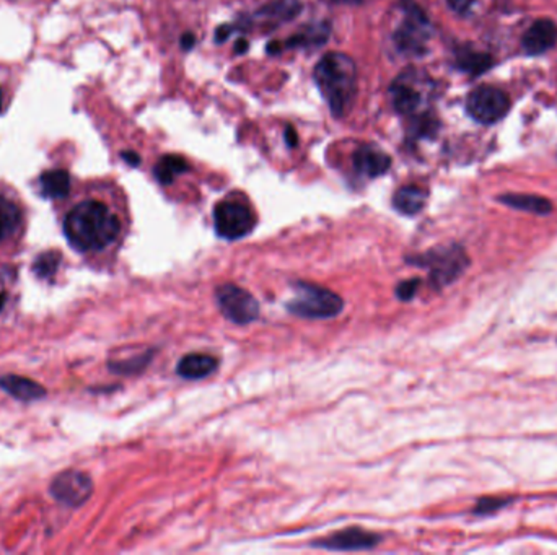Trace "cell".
<instances>
[{
	"mask_svg": "<svg viewBox=\"0 0 557 555\" xmlns=\"http://www.w3.org/2000/svg\"><path fill=\"white\" fill-rule=\"evenodd\" d=\"M64 233L77 251H103L118 240L121 220L106 202L89 197L67 211L64 217Z\"/></svg>",
	"mask_w": 557,
	"mask_h": 555,
	"instance_id": "cell-1",
	"label": "cell"
},
{
	"mask_svg": "<svg viewBox=\"0 0 557 555\" xmlns=\"http://www.w3.org/2000/svg\"><path fill=\"white\" fill-rule=\"evenodd\" d=\"M314 81L336 118H343L354 106L357 66L344 52H329L314 67Z\"/></svg>",
	"mask_w": 557,
	"mask_h": 555,
	"instance_id": "cell-2",
	"label": "cell"
},
{
	"mask_svg": "<svg viewBox=\"0 0 557 555\" xmlns=\"http://www.w3.org/2000/svg\"><path fill=\"white\" fill-rule=\"evenodd\" d=\"M344 302L337 293L314 283H295V297L287 303V310L298 318L328 320L343 312Z\"/></svg>",
	"mask_w": 557,
	"mask_h": 555,
	"instance_id": "cell-3",
	"label": "cell"
},
{
	"mask_svg": "<svg viewBox=\"0 0 557 555\" xmlns=\"http://www.w3.org/2000/svg\"><path fill=\"white\" fill-rule=\"evenodd\" d=\"M411 263L427 267L430 273V282L436 289H444L455 282L469 266L467 251L458 244L438 246L411 259Z\"/></svg>",
	"mask_w": 557,
	"mask_h": 555,
	"instance_id": "cell-4",
	"label": "cell"
},
{
	"mask_svg": "<svg viewBox=\"0 0 557 555\" xmlns=\"http://www.w3.org/2000/svg\"><path fill=\"white\" fill-rule=\"evenodd\" d=\"M213 225L220 238L235 242L253 232L256 219L253 211L242 202L222 201L213 209Z\"/></svg>",
	"mask_w": 557,
	"mask_h": 555,
	"instance_id": "cell-5",
	"label": "cell"
},
{
	"mask_svg": "<svg viewBox=\"0 0 557 555\" xmlns=\"http://www.w3.org/2000/svg\"><path fill=\"white\" fill-rule=\"evenodd\" d=\"M217 303L223 316L235 324H250L259 316V303L251 293L234 283L217 289Z\"/></svg>",
	"mask_w": 557,
	"mask_h": 555,
	"instance_id": "cell-6",
	"label": "cell"
},
{
	"mask_svg": "<svg viewBox=\"0 0 557 555\" xmlns=\"http://www.w3.org/2000/svg\"><path fill=\"white\" fill-rule=\"evenodd\" d=\"M430 36V23L426 13L414 4L406 5L405 20L395 33L398 50L407 54H422Z\"/></svg>",
	"mask_w": 557,
	"mask_h": 555,
	"instance_id": "cell-7",
	"label": "cell"
},
{
	"mask_svg": "<svg viewBox=\"0 0 557 555\" xmlns=\"http://www.w3.org/2000/svg\"><path fill=\"white\" fill-rule=\"evenodd\" d=\"M510 108L508 96L494 87H479L471 91L467 100V110L475 121L494 124L500 121Z\"/></svg>",
	"mask_w": 557,
	"mask_h": 555,
	"instance_id": "cell-8",
	"label": "cell"
},
{
	"mask_svg": "<svg viewBox=\"0 0 557 555\" xmlns=\"http://www.w3.org/2000/svg\"><path fill=\"white\" fill-rule=\"evenodd\" d=\"M50 492L58 502L77 508L90 498L93 494V482L90 475L77 469H69L54 477L50 485Z\"/></svg>",
	"mask_w": 557,
	"mask_h": 555,
	"instance_id": "cell-9",
	"label": "cell"
},
{
	"mask_svg": "<svg viewBox=\"0 0 557 555\" xmlns=\"http://www.w3.org/2000/svg\"><path fill=\"white\" fill-rule=\"evenodd\" d=\"M378 543H380V536L364 531L362 528H349V529L329 536L328 539H323L314 545L329 549V551H365V549L375 547Z\"/></svg>",
	"mask_w": 557,
	"mask_h": 555,
	"instance_id": "cell-10",
	"label": "cell"
},
{
	"mask_svg": "<svg viewBox=\"0 0 557 555\" xmlns=\"http://www.w3.org/2000/svg\"><path fill=\"white\" fill-rule=\"evenodd\" d=\"M355 172L367 178H378L385 174L391 166V158L385 151L376 149L375 145H362L354 153Z\"/></svg>",
	"mask_w": 557,
	"mask_h": 555,
	"instance_id": "cell-11",
	"label": "cell"
},
{
	"mask_svg": "<svg viewBox=\"0 0 557 555\" xmlns=\"http://www.w3.org/2000/svg\"><path fill=\"white\" fill-rule=\"evenodd\" d=\"M557 42V25L554 21L538 20L528 28L523 35V50L531 56L543 54L546 50L554 48Z\"/></svg>",
	"mask_w": 557,
	"mask_h": 555,
	"instance_id": "cell-12",
	"label": "cell"
},
{
	"mask_svg": "<svg viewBox=\"0 0 557 555\" xmlns=\"http://www.w3.org/2000/svg\"><path fill=\"white\" fill-rule=\"evenodd\" d=\"M390 96L396 112L399 114H413L417 112L422 101L421 91L415 89L413 81H409L407 75H403L393 81V85L390 87Z\"/></svg>",
	"mask_w": 557,
	"mask_h": 555,
	"instance_id": "cell-13",
	"label": "cell"
},
{
	"mask_svg": "<svg viewBox=\"0 0 557 555\" xmlns=\"http://www.w3.org/2000/svg\"><path fill=\"white\" fill-rule=\"evenodd\" d=\"M329 36V27L326 23H318L306 27L305 30L297 33L292 38L285 40V42H271L267 50L271 54H279L285 48H310V46H321Z\"/></svg>",
	"mask_w": 557,
	"mask_h": 555,
	"instance_id": "cell-14",
	"label": "cell"
},
{
	"mask_svg": "<svg viewBox=\"0 0 557 555\" xmlns=\"http://www.w3.org/2000/svg\"><path fill=\"white\" fill-rule=\"evenodd\" d=\"M0 389L19 401H38L46 396V389L40 383L19 374L0 376Z\"/></svg>",
	"mask_w": 557,
	"mask_h": 555,
	"instance_id": "cell-15",
	"label": "cell"
},
{
	"mask_svg": "<svg viewBox=\"0 0 557 555\" xmlns=\"http://www.w3.org/2000/svg\"><path fill=\"white\" fill-rule=\"evenodd\" d=\"M217 368H219V360L213 355L190 353V355H184L180 360L176 372L186 380H203L211 376Z\"/></svg>",
	"mask_w": 557,
	"mask_h": 555,
	"instance_id": "cell-16",
	"label": "cell"
},
{
	"mask_svg": "<svg viewBox=\"0 0 557 555\" xmlns=\"http://www.w3.org/2000/svg\"><path fill=\"white\" fill-rule=\"evenodd\" d=\"M21 222H23V213H21L20 205L7 194L0 192V243L11 240L20 228Z\"/></svg>",
	"mask_w": 557,
	"mask_h": 555,
	"instance_id": "cell-17",
	"label": "cell"
},
{
	"mask_svg": "<svg viewBox=\"0 0 557 555\" xmlns=\"http://www.w3.org/2000/svg\"><path fill=\"white\" fill-rule=\"evenodd\" d=\"M38 186L46 199H64L71 191V174L66 170L43 173L38 180Z\"/></svg>",
	"mask_w": 557,
	"mask_h": 555,
	"instance_id": "cell-18",
	"label": "cell"
},
{
	"mask_svg": "<svg viewBox=\"0 0 557 555\" xmlns=\"http://www.w3.org/2000/svg\"><path fill=\"white\" fill-rule=\"evenodd\" d=\"M427 191L419 186H403L393 197L396 211L405 215H415L426 207Z\"/></svg>",
	"mask_w": 557,
	"mask_h": 555,
	"instance_id": "cell-19",
	"label": "cell"
},
{
	"mask_svg": "<svg viewBox=\"0 0 557 555\" xmlns=\"http://www.w3.org/2000/svg\"><path fill=\"white\" fill-rule=\"evenodd\" d=\"M499 201L504 202L508 207L537 213V215H547L553 211V204L549 199L541 196H531V194H506V196H500Z\"/></svg>",
	"mask_w": 557,
	"mask_h": 555,
	"instance_id": "cell-20",
	"label": "cell"
},
{
	"mask_svg": "<svg viewBox=\"0 0 557 555\" xmlns=\"http://www.w3.org/2000/svg\"><path fill=\"white\" fill-rule=\"evenodd\" d=\"M188 168H190L188 162L182 157H178V155H165L155 165L153 174H155L157 181L168 186V184H172L174 181L176 176L188 172Z\"/></svg>",
	"mask_w": 557,
	"mask_h": 555,
	"instance_id": "cell-21",
	"label": "cell"
},
{
	"mask_svg": "<svg viewBox=\"0 0 557 555\" xmlns=\"http://www.w3.org/2000/svg\"><path fill=\"white\" fill-rule=\"evenodd\" d=\"M300 11L298 0H274L263 11L258 12V19L264 20L285 21L294 19Z\"/></svg>",
	"mask_w": 557,
	"mask_h": 555,
	"instance_id": "cell-22",
	"label": "cell"
},
{
	"mask_svg": "<svg viewBox=\"0 0 557 555\" xmlns=\"http://www.w3.org/2000/svg\"><path fill=\"white\" fill-rule=\"evenodd\" d=\"M458 66L460 69L469 72V73H483L492 66L491 56L483 52H463L458 56Z\"/></svg>",
	"mask_w": 557,
	"mask_h": 555,
	"instance_id": "cell-23",
	"label": "cell"
},
{
	"mask_svg": "<svg viewBox=\"0 0 557 555\" xmlns=\"http://www.w3.org/2000/svg\"><path fill=\"white\" fill-rule=\"evenodd\" d=\"M61 264V254L58 251H46L40 254L35 263L33 271L40 279H51L54 274L58 273Z\"/></svg>",
	"mask_w": 557,
	"mask_h": 555,
	"instance_id": "cell-24",
	"label": "cell"
},
{
	"mask_svg": "<svg viewBox=\"0 0 557 555\" xmlns=\"http://www.w3.org/2000/svg\"><path fill=\"white\" fill-rule=\"evenodd\" d=\"M152 352H145L139 357H132L129 360H121V362H112L108 365L110 370L118 374H134L137 372H143L147 365L151 364Z\"/></svg>",
	"mask_w": 557,
	"mask_h": 555,
	"instance_id": "cell-25",
	"label": "cell"
},
{
	"mask_svg": "<svg viewBox=\"0 0 557 555\" xmlns=\"http://www.w3.org/2000/svg\"><path fill=\"white\" fill-rule=\"evenodd\" d=\"M506 505H508L507 498H492V497L491 498H481L477 502L476 508H475V513L476 515H491V513L500 510Z\"/></svg>",
	"mask_w": 557,
	"mask_h": 555,
	"instance_id": "cell-26",
	"label": "cell"
},
{
	"mask_svg": "<svg viewBox=\"0 0 557 555\" xmlns=\"http://www.w3.org/2000/svg\"><path fill=\"white\" fill-rule=\"evenodd\" d=\"M421 287V281L419 279H411V281H405V282L399 283L396 287V297L403 302H409L414 298L415 293Z\"/></svg>",
	"mask_w": 557,
	"mask_h": 555,
	"instance_id": "cell-27",
	"label": "cell"
},
{
	"mask_svg": "<svg viewBox=\"0 0 557 555\" xmlns=\"http://www.w3.org/2000/svg\"><path fill=\"white\" fill-rule=\"evenodd\" d=\"M446 2L456 13H461V15H465V13L471 11V7L475 4V0H446Z\"/></svg>",
	"mask_w": 557,
	"mask_h": 555,
	"instance_id": "cell-28",
	"label": "cell"
},
{
	"mask_svg": "<svg viewBox=\"0 0 557 555\" xmlns=\"http://www.w3.org/2000/svg\"><path fill=\"white\" fill-rule=\"evenodd\" d=\"M234 27L223 25V27H220V28L217 30V33H215V40H217V42H223V41L227 40V38L234 33Z\"/></svg>",
	"mask_w": 557,
	"mask_h": 555,
	"instance_id": "cell-29",
	"label": "cell"
},
{
	"mask_svg": "<svg viewBox=\"0 0 557 555\" xmlns=\"http://www.w3.org/2000/svg\"><path fill=\"white\" fill-rule=\"evenodd\" d=\"M194 42H196V36H194L193 33H184L182 38V50H190L194 46Z\"/></svg>",
	"mask_w": 557,
	"mask_h": 555,
	"instance_id": "cell-30",
	"label": "cell"
},
{
	"mask_svg": "<svg viewBox=\"0 0 557 555\" xmlns=\"http://www.w3.org/2000/svg\"><path fill=\"white\" fill-rule=\"evenodd\" d=\"M122 158H124V162L129 163L132 166H137V165L141 163L139 155L134 153V151H124V153H122Z\"/></svg>",
	"mask_w": 557,
	"mask_h": 555,
	"instance_id": "cell-31",
	"label": "cell"
},
{
	"mask_svg": "<svg viewBox=\"0 0 557 555\" xmlns=\"http://www.w3.org/2000/svg\"><path fill=\"white\" fill-rule=\"evenodd\" d=\"M285 141H287V145H289V147H295V145L298 143L297 132H295L292 127H287V131H285Z\"/></svg>",
	"mask_w": 557,
	"mask_h": 555,
	"instance_id": "cell-32",
	"label": "cell"
},
{
	"mask_svg": "<svg viewBox=\"0 0 557 555\" xmlns=\"http://www.w3.org/2000/svg\"><path fill=\"white\" fill-rule=\"evenodd\" d=\"M246 50H248V42H246V41H236V44H235V52H236V54H244Z\"/></svg>",
	"mask_w": 557,
	"mask_h": 555,
	"instance_id": "cell-33",
	"label": "cell"
},
{
	"mask_svg": "<svg viewBox=\"0 0 557 555\" xmlns=\"http://www.w3.org/2000/svg\"><path fill=\"white\" fill-rule=\"evenodd\" d=\"M5 101H7V96H5V89H4V85L0 83V114H2L4 108H5Z\"/></svg>",
	"mask_w": 557,
	"mask_h": 555,
	"instance_id": "cell-34",
	"label": "cell"
},
{
	"mask_svg": "<svg viewBox=\"0 0 557 555\" xmlns=\"http://www.w3.org/2000/svg\"><path fill=\"white\" fill-rule=\"evenodd\" d=\"M5 302H7V293L0 292V312H2V308L5 306Z\"/></svg>",
	"mask_w": 557,
	"mask_h": 555,
	"instance_id": "cell-35",
	"label": "cell"
},
{
	"mask_svg": "<svg viewBox=\"0 0 557 555\" xmlns=\"http://www.w3.org/2000/svg\"><path fill=\"white\" fill-rule=\"evenodd\" d=\"M341 2H345V4H357L359 0H341Z\"/></svg>",
	"mask_w": 557,
	"mask_h": 555,
	"instance_id": "cell-36",
	"label": "cell"
}]
</instances>
